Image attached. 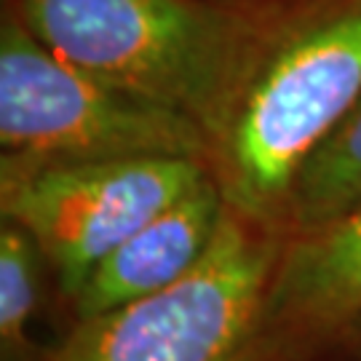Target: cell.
<instances>
[{
  "mask_svg": "<svg viewBox=\"0 0 361 361\" xmlns=\"http://www.w3.org/2000/svg\"><path fill=\"white\" fill-rule=\"evenodd\" d=\"M361 99V0H276L212 145L225 204L284 233L305 155Z\"/></svg>",
  "mask_w": 361,
  "mask_h": 361,
  "instance_id": "6da1fadb",
  "label": "cell"
},
{
  "mask_svg": "<svg viewBox=\"0 0 361 361\" xmlns=\"http://www.w3.org/2000/svg\"><path fill=\"white\" fill-rule=\"evenodd\" d=\"M276 0H6L70 65L195 121L214 145Z\"/></svg>",
  "mask_w": 361,
  "mask_h": 361,
  "instance_id": "7a4b0ae2",
  "label": "cell"
},
{
  "mask_svg": "<svg viewBox=\"0 0 361 361\" xmlns=\"http://www.w3.org/2000/svg\"><path fill=\"white\" fill-rule=\"evenodd\" d=\"M212 161L195 121L65 62L3 8L0 158L25 164L113 158Z\"/></svg>",
  "mask_w": 361,
  "mask_h": 361,
  "instance_id": "3957f363",
  "label": "cell"
},
{
  "mask_svg": "<svg viewBox=\"0 0 361 361\" xmlns=\"http://www.w3.org/2000/svg\"><path fill=\"white\" fill-rule=\"evenodd\" d=\"M286 235L231 207L214 244L158 295L73 322L49 361H255L259 313Z\"/></svg>",
  "mask_w": 361,
  "mask_h": 361,
  "instance_id": "277c9868",
  "label": "cell"
},
{
  "mask_svg": "<svg viewBox=\"0 0 361 361\" xmlns=\"http://www.w3.org/2000/svg\"><path fill=\"white\" fill-rule=\"evenodd\" d=\"M209 177L195 158H0V212L32 235L67 302L113 249Z\"/></svg>",
  "mask_w": 361,
  "mask_h": 361,
  "instance_id": "5b68a950",
  "label": "cell"
},
{
  "mask_svg": "<svg viewBox=\"0 0 361 361\" xmlns=\"http://www.w3.org/2000/svg\"><path fill=\"white\" fill-rule=\"evenodd\" d=\"M361 332V207L289 235L259 313L255 361H322Z\"/></svg>",
  "mask_w": 361,
  "mask_h": 361,
  "instance_id": "8992f818",
  "label": "cell"
},
{
  "mask_svg": "<svg viewBox=\"0 0 361 361\" xmlns=\"http://www.w3.org/2000/svg\"><path fill=\"white\" fill-rule=\"evenodd\" d=\"M225 209L228 204L212 174L131 233L89 273L80 289L65 302L70 324L131 305L185 279L214 244Z\"/></svg>",
  "mask_w": 361,
  "mask_h": 361,
  "instance_id": "52a82bcc",
  "label": "cell"
},
{
  "mask_svg": "<svg viewBox=\"0 0 361 361\" xmlns=\"http://www.w3.org/2000/svg\"><path fill=\"white\" fill-rule=\"evenodd\" d=\"M361 207V99L297 169L284 207V235H302Z\"/></svg>",
  "mask_w": 361,
  "mask_h": 361,
  "instance_id": "ba28073f",
  "label": "cell"
},
{
  "mask_svg": "<svg viewBox=\"0 0 361 361\" xmlns=\"http://www.w3.org/2000/svg\"><path fill=\"white\" fill-rule=\"evenodd\" d=\"M51 276L32 235L16 222L3 219L0 228V356L3 361H49L51 348H38L30 324L46 297Z\"/></svg>",
  "mask_w": 361,
  "mask_h": 361,
  "instance_id": "9c48e42d",
  "label": "cell"
},
{
  "mask_svg": "<svg viewBox=\"0 0 361 361\" xmlns=\"http://www.w3.org/2000/svg\"><path fill=\"white\" fill-rule=\"evenodd\" d=\"M340 348H353V350H359V353H361V332H359V335H353L350 340H345ZM340 348H337V350H340ZM332 353H335V350H332ZM324 359H326V356H324ZM359 361H361V356H359Z\"/></svg>",
  "mask_w": 361,
  "mask_h": 361,
  "instance_id": "30bf717a",
  "label": "cell"
}]
</instances>
